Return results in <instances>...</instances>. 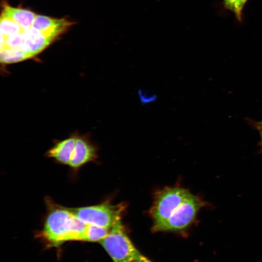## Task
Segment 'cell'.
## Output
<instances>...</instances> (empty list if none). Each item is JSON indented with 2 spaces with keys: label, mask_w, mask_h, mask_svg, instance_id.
<instances>
[{
  "label": "cell",
  "mask_w": 262,
  "mask_h": 262,
  "mask_svg": "<svg viewBox=\"0 0 262 262\" xmlns=\"http://www.w3.org/2000/svg\"><path fill=\"white\" fill-rule=\"evenodd\" d=\"M2 14L17 23L23 29L26 30L32 26L36 15L33 12L21 8L4 7Z\"/></svg>",
  "instance_id": "cell-10"
},
{
  "label": "cell",
  "mask_w": 262,
  "mask_h": 262,
  "mask_svg": "<svg viewBox=\"0 0 262 262\" xmlns=\"http://www.w3.org/2000/svg\"><path fill=\"white\" fill-rule=\"evenodd\" d=\"M190 193L178 187H166L159 191L150 210L153 227L165 222L182 203Z\"/></svg>",
  "instance_id": "cell-5"
},
{
  "label": "cell",
  "mask_w": 262,
  "mask_h": 262,
  "mask_svg": "<svg viewBox=\"0 0 262 262\" xmlns=\"http://www.w3.org/2000/svg\"><path fill=\"white\" fill-rule=\"evenodd\" d=\"M110 229L98 226L87 225L84 241L100 242L109 233Z\"/></svg>",
  "instance_id": "cell-13"
},
{
  "label": "cell",
  "mask_w": 262,
  "mask_h": 262,
  "mask_svg": "<svg viewBox=\"0 0 262 262\" xmlns=\"http://www.w3.org/2000/svg\"><path fill=\"white\" fill-rule=\"evenodd\" d=\"M261 124H262V121H260Z\"/></svg>",
  "instance_id": "cell-17"
},
{
  "label": "cell",
  "mask_w": 262,
  "mask_h": 262,
  "mask_svg": "<svg viewBox=\"0 0 262 262\" xmlns=\"http://www.w3.org/2000/svg\"><path fill=\"white\" fill-rule=\"evenodd\" d=\"M96 157L94 147L86 140L76 137L74 151L69 165L77 169Z\"/></svg>",
  "instance_id": "cell-8"
},
{
  "label": "cell",
  "mask_w": 262,
  "mask_h": 262,
  "mask_svg": "<svg viewBox=\"0 0 262 262\" xmlns=\"http://www.w3.org/2000/svg\"><path fill=\"white\" fill-rule=\"evenodd\" d=\"M248 0H223L226 9L233 13L239 22L243 20V10Z\"/></svg>",
  "instance_id": "cell-14"
},
{
  "label": "cell",
  "mask_w": 262,
  "mask_h": 262,
  "mask_svg": "<svg viewBox=\"0 0 262 262\" xmlns=\"http://www.w3.org/2000/svg\"><path fill=\"white\" fill-rule=\"evenodd\" d=\"M255 127L258 130L261 137V146L262 148V124L260 122H254L253 123Z\"/></svg>",
  "instance_id": "cell-15"
},
{
  "label": "cell",
  "mask_w": 262,
  "mask_h": 262,
  "mask_svg": "<svg viewBox=\"0 0 262 262\" xmlns=\"http://www.w3.org/2000/svg\"><path fill=\"white\" fill-rule=\"evenodd\" d=\"M70 24L69 22L64 19H54L44 16L37 15L33 20L32 27L53 40L65 31Z\"/></svg>",
  "instance_id": "cell-7"
},
{
  "label": "cell",
  "mask_w": 262,
  "mask_h": 262,
  "mask_svg": "<svg viewBox=\"0 0 262 262\" xmlns=\"http://www.w3.org/2000/svg\"><path fill=\"white\" fill-rule=\"evenodd\" d=\"M76 140V137H70L58 143L48 152V156L60 163L69 165L74 151Z\"/></svg>",
  "instance_id": "cell-9"
},
{
  "label": "cell",
  "mask_w": 262,
  "mask_h": 262,
  "mask_svg": "<svg viewBox=\"0 0 262 262\" xmlns=\"http://www.w3.org/2000/svg\"><path fill=\"white\" fill-rule=\"evenodd\" d=\"M28 58L27 54L19 48L0 49V61L4 63L18 62Z\"/></svg>",
  "instance_id": "cell-11"
},
{
  "label": "cell",
  "mask_w": 262,
  "mask_h": 262,
  "mask_svg": "<svg viewBox=\"0 0 262 262\" xmlns=\"http://www.w3.org/2000/svg\"><path fill=\"white\" fill-rule=\"evenodd\" d=\"M204 201L190 193L172 215L163 223L152 227L157 231H177L187 228L194 221Z\"/></svg>",
  "instance_id": "cell-4"
},
{
  "label": "cell",
  "mask_w": 262,
  "mask_h": 262,
  "mask_svg": "<svg viewBox=\"0 0 262 262\" xmlns=\"http://www.w3.org/2000/svg\"><path fill=\"white\" fill-rule=\"evenodd\" d=\"M22 34L23 41L20 49L27 54L29 58L40 52L53 40L32 26L25 30Z\"/></svg>",
  "instance_id": "cell-6"
},
{
  "label": "cell",
  "mask_w": 262,
  "mask_h": 262,
  "mask_svg": "<svg viewBox=\"0 0 262 262\" xmlns=\"http://www.w3.org/2000/svg\"><path fill=\"white\" fill-rule=\"evenodd\" d=\"M87 227L69 208L54 206L47 215L42 234L51 245L57 246L68 241H84Z\"/></svg>",
  "instance_id": "cell-1"
},
{
  "label": "cell",
  "mask_w": 262,
  "mask_h": 262,
  "mask_svg": "<svg viewBox=\"0 0 262 262\" xmlns=\"http://www.w3.org/2000/svg\"><path fill=\"white\" fill-rule=\"evenodd\" d=\"M125 208L121 204L112 205L102 203L97 205L69 208L79 219L87 225L111 229L118 220Z\"/></svg>",
  "instance_id": "cell-3"
},
{
  "label": "cell",
  "mask_w": 262,
  "mask_h": 262,
  "mask_svg": "<svg viewBox=\"0 0 262 262\" xmlns=\"http://www.w3.org/2000/svg\"><path fill=\"white\" fill-rule=\"evenodd\" d=\"M99 242L113 262L151 261L131 242L120 220L113 226L108 235Z\"/></svg>",
  "instance_id": "cell-2"
},
{
  "label": "cell",
  "mask_w": 262,
  "mask_h": 262,
  "mask_svg": "<svg viewBox=\"0 0 262 262\" xmlns=\"http://www.w3.org/2000/svg\"><path fill=\"white\" fill-rule=\"evenodd\" d=\"M0 33L5 36L19 34L25 30L13 19L3 14H2L0 17Z\"/></svg>",
  "instance_id": "cell-12"
},
{
  "label": "cell",
  "mask_w": 262,
  "mask_h": 262,
  "mask_svg": "<svg viewBox=\"0 0 262 262\" xmlns=\"http://www.w3.org/2000/svg\"><path fill=\"white\" fill-rule=\"evenodd\" d=\"M144 262V261H135V262ZM152 262L150 261V262Z\"/></svg>",
  "instance_id": "cell-16"
}]
</instances>
